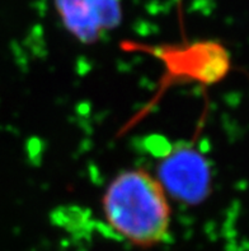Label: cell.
Instances as JSON below:
<instances>
[{
  "instance_id": "obj_4",
  "label": "cell",
  "mask_w": 249,
  "mask_h": 251,
  "mask_svg": "<svg viewBox=\"0 0 249 251\" xmlns=\"http://www.w3.org/2000/svg\"><path fill=\"white\" fill-rule=\"evenodd\" d=\"M169 67L174 73L188 75L205 83L216 82L224 76L229 68L225 50L214 42L196 44L184 50L173 51Z\"/></svg>"
},
{
  "instance_id": "obj_2",
  "label": "cell",
  "mask_w": 249,
  "mask_h": 251,
  "mask_svg": "<svg viewBox=\"0 0 249 251\" xmlns=\"http://www.w3.org/2000/svg\"><path fill=\"white\" fill-rule=\"evenodd\" d=\"M157 175L165 193L187 205L205 201L211 190L210 163L188 143L172 147L159 162Z\"/></svg>"
},
{
  "instance_id": "obj_1",
  "label": "cell",
  "mask_w": 249,
  "mask_h": 251,
  "mask_svg": "<svg viewBox=\"0 0 249 251\" xmlns=\"http://www.w3.org/2000/svg\"><path fill=\"white\" fill-rule=\"evenodd\" d=\"M102 207L110 226L136 248H154L168 239L169 203L164 189L149 172H121L104 193Z\"/></svg>"
},
{
  "instance_id": "obj_3",
  "label": "cell",
  "mask_w": 249,
  "mask_h": 251,
  "mask_svg": "<svg viewBox=\"0 0 249 251\" xmlns=\"http://www.w3.org/2000/svg\"><path fill=\"white\" fill-rule=\"evenodd\" d=\"M68 31L83 44H93L122 21L120 0H55Z\"/></svg>"
}]
</instances>
